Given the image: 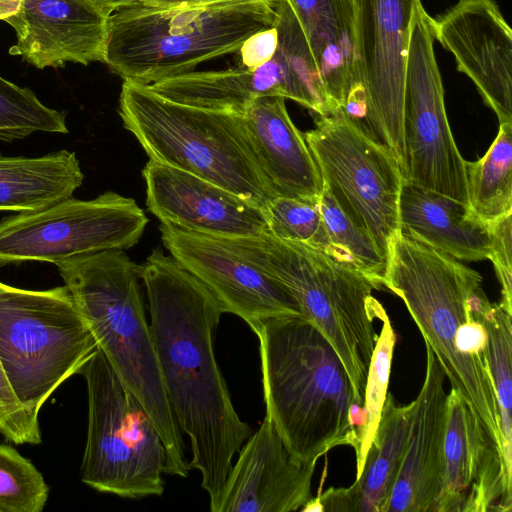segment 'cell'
Masks as SVG:
<instances>
[{
  "label": "cell",
  "instance_id": "19",
  "mask_svg": "<svg viewBox=\"0 0 512 512\" xmlns=\"http://www.w3.org/2000/svg\"><path fill=\"white\" fill-rule=\"evenodd\" d=\"M110 15L92 0H21L10 54L38 69L104 62Z\"/></svg>",
  "mask_w": 512,
  "mask_h": 512
},
{
  "label": "cell",
  "instance_id": "5",
  "mask_svg": "<svg viewBox=\"0 0 512 512\" xmlns=\"http://www.w3.org/2000/svg\"><path fill=\"white\" fill-rule=\"evenodd\" d=\"M274 24V0L171 8L137 2L110 15L104 63L123 80L149 85L234 53Z\"/></svg>",
  "mask_w": 512,
  "mask_h": 512
},
{
  "label": "cell",
  "instance_id": "23",
  "mask_svg": "<svg viewBox=\"0 0 512 512\" xmlns=\"http://www.w3.org/2000/svg\"><path fill=\"white\" fill-rule=\"evenodd\" d=\"M311 47L331 114L363 119L365 101L354 48L351 0H289Z\"/></svg>",
  "mask_w": 512,
  "mask_h": 512
},
{
  "label": "cell",
  "instance_id": "21",
  "mask_svg": "<svg viewBox=\"0 0 512 512\" xmlns=\"http://www.w3.org/2000/svg\"><path fill=\"white\" fill-rule=\"evenodd\" d=\"M426 373L411 402L403 460L385 512H436L444 474L445 374L426 345Z\"/></svg>",
  "mask_w": 512,
  "mask_h": 512
},
{
  "label": "cell",
  "instance_id": "38",
  "mask_svg": "<svg viewBox=\"0 0 512 512\" xmlns=\"http://www.w3.org/2000/svg\"><path fill=\"white\" fill-rule=\"evenodd\" d=\"M109 14L114 11L131 6L138 2V0H92Z\"/></svg>",
  "mask_w": 512,
  "mask_h": 512
},
{
  "label": "cell",
  "instance_id": "36",
  "mask_svg": "<svg viewBox=\"0 0 512 512\" xmlns=\"http://www.w3.org/2000/svg\"><path fill=\"white\" fill-rule=\"evenodd\" d=\"M278 48L275 25L249 36L239 48L242 67L256 68L271 60Z\"/></svg>",
  "mask_w": 512,
  "mask_h": 512
},
{
  "label": "cell",
  "instance_id": "39",
  "mask_svg": "<svg viewBox=\"0 0 512 512\" xmlns=\"http://www.w3.org/2000/svg\"><path fill=\"white\" fill-rule=\"evenodd\" d=\"M19 6L11 0H0V19L5 20L17 12Z\"/></svg>",
  "mask_w": 512,
  "mask_h": 512
},
{
  "label": "cell",
  "instance_id": "24",
  "mask_svg": "<svg viewBox=\"0 0 512 512\" xmlns=\"http://www.w3.org/2000/svg\"><path fill=\"white\" fill-rule=\"evenodd\" d=\"M411 404L399 405L387 393L362 472L348 488L331 487L301 511L385 512L403 460Z\"/></svg>",
  "mask_w": 512,
  "mask_h": 512
},
{
  "label": "cell",
  "instance_id": "37",
  "mask_svg": "<svg viewBox=\"0 0 512 512\" xmlns=\"http://www.w3.org/2000/svg\"><path fill=\"white\" fill-rule=\"evenodd\" d=\"M229 0H142L140 3L158 8H171L182 6H199L213 3L225 2Z\"/></svg>",
  "mask_w": 512,
  "mask_h": 512
},
{
  "label": "cell",
  "instance_id": "35",
  "mask_svg": "<svg viewBox=\"0 0 512 512\" xmlns=\"http://www.w3.org/2000/svg\"><path fill=\"white\" fill-rule=\"evenodd\" d=\"M490 253L488 259L493 263L501 285V308L512 316V213L493 223L489 227Z\"/></svg>",
  "mask_w": 512,
  "mask_h": 512
},
{
  "label": "cell",
  "instance_id": "10",
  "mask_svg": "<svg viewBox=\"0 0 512 512\" xmlns=\"http://www.w3.org/2000/svg\"><path fill=\"white\" fill-rule=\"evenodd\" d=\"M304 138L339 208L387 258L399 234L404 175L393 152L343 109L318 115Z\"/></svg>",
  "mask_w": 512,
  "mask_h": 512
},
{
  "label": "cell",
  "instance_id": "18",
  "mask_svg": "<svg viewBox=\"0 0 512 512\" xmlns=\"http://www.w3.org/2000/svg\"><path fill=\"white\" fill-rule=\"evenodd\" d=\"M142 177L147 209L163 224L215 238L268 231L263 209L205 179L150 159Z\"/></svg>",
  "mask_w": 512,
  "mask_h": 512
},
{
  "label": "cell",
  "instance_id": "32",
  "mask_svg": "<svg viewBox=\"0 0 512 512\" xmlns=\"http://www.w3.org/2000/svg\"><path fill=\"white\" fill-rule=\"evenodd\" d=\"M34 132L67 133L65 116L45 106L32 90L0 76V140L22 139Z\"/></svg>",
  "mask_w": 512,
  "mask_h": 512
},
{
  "label": "cell",
  "instance_id": "17",
  "mask_svg": "<svg viewBox=\"0 0 512 512\" xmlns=\"http://www.w3.org/2000/svg\"><path fill=\"white\" fill-rule=\"evenodd\" d=\"M512 483L503 459L468 405L447 394L444 474L436 512H511Z\"/></svg>",
  "mask_w": 512,
  "mask_h": 512
},
{
  "label": "cell",
  "instance_id": "22",
  "mask_svg": "<svg viewBox=\"0 0 512 512\" xmlns=\"http://www.w3.org/2000/svg\"><path fill=\"white\" fill-rule=\"evenodd\" d=\"M243 118L276 196L317 206L322 178L304 134L288 114L285 98L258 97Z\"/></svg>",
  "mask_w": 512,
  "mask_h": 512
},
{
  "label": "cell",
  "instance_id": "8",
  "mask_svg": "<svg viewBox=\"0 0 512 512\" xmlns=\"http://www.w3.org/2000/svg\"><path fill=\"white\" fill-rule=\"evenodd\" d=\"M98 349L69 288L27 290L0 282V362L29 416L79 374Z\"/></svg>",
  "mask_w": 512,
  "mask_h": 512
},
{
  "label": "cell",
  "instance_id": "20",
  "mask_svg": "<svg viewBox=\"0 0 512 512\" xmlns=\"http://www.w3.org/2000/svg\"><path fill=\"white\" fill-rule=\"evenodd\" d=\"M315 466L292 458L265 415L239 450L213 512L301 511L313 498Z\"/></svg>",
  "mask_w": 512,
  "mask_h": 512
},
{
  "label": "cell",
  "instance_id": "28",
  "mask_svg": "<svg viewBox=\"0 0 512 512\" xmlns=\"http://www.w3.org/2000/svg\"><path fill=\"white\" fill-rule=\"evenodd\" d=\"M511 317L499 303H491L485 317L488 333L486 362L498 404L503 464L506 478L510 483H512Z\"/></svg>",
  "mask_w": 512,
  "mask_h": 512
},
{
  "label": "cell",
  "instance_id": "25",
  "mask_svg": "<svg viewBox=\"0 0 512 512\" xmlns=\"http://www.w3.org/2000/svg\"><path fill=\"white\" fill-rule=\"evenodd\" d=\"M400 234L458 260L481 261L490 253L489 228L469 206L403 179Z\"/></svg>",
  "mask_w": 512,
  "mask_h": 512
},
{
  "label": "cell",
  "instance_id": "30",
  "mask_svg": "<svg viewBox=\"0 0 512 512\" xmlns=\"http://www.w3.org/2000/svg\"><path fill=\"white\" fill-rule=\"evenodd\" d=\"M263 213L267 232L274 237L305 245L348 264L333 245L317 206L294 198L275 196L263 208Z\"/></svg>",
  "mask_w": 512,
  "mask_h": 512
},
{
  "label": "cell",
  "instance_id": "31",
  "mask_svg": "<svg viewBox=\"0 0 512 512\" xmlns=\"http://www.w3.org/2000/svg\"><path fill=\"white\" fill-rule=\"evenodd\" d=\"M377 319L382 327L377 336L368 371L364 396L365 422L357 434L356 477L362 472L367 452L377 430L383 404L387 395L393 351L396 336L389 316L384 307L380 309Z\"/></svg>",
  "mask_w": 512,
  "mask_h": 512
},
{
  "label": "cell",
  "instance_id": "40",
  "mask_svg": "<svg viewBox=\"0 0 512 512\" xmlns=\"http://www.w3.org/2000/svg\"><path fill=\"white\" fill-rule=\"evenodd\" d=\"M11 1L14 2L15 4H17L18 6H20L21 0H11Z\"/></svg>",
  "mask_w": 512,
  "mask_h": 512
},
{
  "label": "cell",
  "instance_id": "2",
  "mask_svg": "<svg viewBox=\"0 0 512 512\" xmlns=\"http://www.w3.org/2000/svg\"><path fill=\"white\" fill-rule=\"evenodd\" d=\"M481 283L476 270L400 232L382 279V286L403 300L451 389L502 455L498 404L486 362L485 317L492 302Z\"/></svg>",
  "mask_w": 512,
  "mask_h": 512
},
{
  "label": "cell",
  "instance_id": "14",
  "mask_svg": "<svg viewBox=\"0 0 512 512\" xmlns=\"http://www.w3.org/2000/svg\"><path fill=\"white\" fill-rule=\"evenodd\" d=\"M421 0H351L363 123L406 173L405 66L412 10Z\"/></svg>",
  "mask_w": 512,
  "mask_h": 512
},
{
  "label": "cell",
  "instance_id": "33",
  "mask_svg": "<svg viewBox=\"0 0 512 512\" xmlns=\"http://www.w3.org/2000/svg\"><path fill=\"white\" fill-rule=\"evenodd\" d=\"M49 488L34 464L13 447L0 444V512H41Z\"/></svg>",
  "mask_w": 512,
  "mask_h": 512
},
{
  "label": "cell",
  "instance_id": "34",
  "mask_svg": "<svg viewBox=\"0 0 512 512\" xmlns=\"http://www.w3.org/2000/svg\"><path fill=\"white\" fill-rule=\"evenodd\" d=\"M0 434L15 444L42 441L40 423L32 419L15 396L0 362Z\"/></svg>",
  "mask_w": 512,
  "mask_h": 512
},
{
  "label": "cell",
  "instance_id": "11",
  "mask_svg": "<svg viewBox=\"0 0 512 512\" xmlns=\"http://www.w3.org/2000/svg\"><path fill=\"white\" fill-rule=\"evenodd\" d=\"M275 28L277 51L261 66L192 71L148 86L177 103L240 116L261 96H281L318 115L331 114L314 55L292 8L277 11Z\"/></svg>",
  "mask_w": 512,
  "mask_h": 512
},
{
  "label": "cell",
  "instance_id": "16",
  "mask_svg": "<svg viewBox=\"0 0 512 512\" xmlns=\"http://www.w3.org/2000/svg\"><path fill=\"white\" fill-rule=\"evenodd\" d=\"M435 40L496 114L512 122V31L492 0H459L433 18Z\"/></svg>",
  "mask_w": 512,
  "mask_h": 512
},
{
  "label": "cell",
  "instance_id": "7",
  "mask_svg": "<svg viewBox=\"0 0 512 512\" xmlns=\"http://www.w3.org/2000/svg\"><path fill=\"white\" fill-rule=\"evenodd\" d=\"M218 239L292 294L302 314L338 354L351 382L354 404L363 408L378 336L373 323L383 307L372 291L380 287L351 265L269 232Z\"/></svg>",
  "mask_w": 512,
  "mask_h": 512
},
{
  "label": "cell",
  "instance_id": "27",
  "mask_svg": "<svg viewBox=\"0 0 512 512\" xmlns=\"http://www.w3.org/2000/svg\"><path fill=\"white\" fill-rule=\"evenodd\" d=\"M468 204L487 227L512 213V122L498 134L480 159L465 162Z\"/></svg>",
  "mask_w": 512,
  "mask_h": 512
},
{
  "label": "cell",
  "instance_id": "6",
  "mask_svg": "<svg viewBox=\"0 0 512 512\" xmlns=\"http://www.w3.org/2000/svg\"><path fill=\"white\" fill-rule=\"evenodd\" d=\"M118 113L150 160L214 183L263 209L276 196L243 116L184 105L123 80Z\"/></svg>",
  "mask_w": 512,
  "mask_h": 512
},
{
  "label": "cell",
  "instance_id": "4",
  "mask_svg": "<svg viewBox=\"0 0 512 512\" xmlns=\"http://www.w3.org/2000/svg\"><path fill=\"white\" fill-rule=\"evenodd\" d=\"M120 382L155 423L166 451V474L187 477L188 462L171 410L140 287L141 264L120 249L55 263Z\"/></svg>",
  "mask_w": 512,
  "mask_h": 512
},
{
  "label": "cell",
  "instance_id": "13",
  "mask_svg": "<svg viewBox=\"0 0 512 512\" xmlns=\"http://www.w3.org/2000/svg\"><path fill=\"white\" fill-rule=\"evenodd\" d=\"M434 42L433 18L419 1L412 10L405 66L404 178L469 206L466 160L446 115Z\"/></svg>",
  "mask_w": 512,
  "mask_h": 512
},
{
  "label": "cell",
  "instance_id": "3",
  "mask_svg": "<svg viewBox=\"0 0 512 512\" xmlns=\"http://www.w3.org/2000/svg\"><path fill=\"white\" fill-rule=\"evenodd\" d=\"M259 339L266 415L294 460L315 464L337 446L357 447L353 390L338 354L303 315L264 319Z\"/></svg>",
  "mask_w": 512,
  "mask_h": 512
},
{
  "label": "cell",
  "instance_id": "41",
  "mask_svg": "<svg viewBox=\"0 0 512 512\" xmlns=\"http://www.w3.org/2000/svg\"><path fill=\"white\" fill-rule=\"evenodd\" d=\"M140 1H142V0H138V2H140Z\"/></svg>",
  "mask_w": 512,
  "mask_h": 512
},
{
  "label": "cell",
  "instance_id": "15",
  "mask_svg": "<svg viewBox=\"0 0 512 512\" xmlns=\"http://www.w3.org/2000/svg\"><path fill=\"white\" fill-rule=\"evenodd\" d=\"M159 230L170 255L216 296L225 313L237 315L250 328L271 317L303 315L281 283L235 254L220 239L163 223Z\"/></svg>",
  "mask_w": 512,
  "mask_h": 512
},
{
  "label": "cell",
  "instance_id": "12",
  "mask_svg": "<svg viewBox=\"0 0 512 512\" xmlns=\"http://www.w3.org/2000/svg\"><path fill=\"white\" fill-rule=\"evenodd\" d=\"M149 220L133 198L107 191L92 200L66 198L0 221V264L56 263L83 254L126 250Z\"/></svg>",
  "mask_w": 512,
  "mask_h": 512
},
{
  "label": "cell",
  "instance_id": "29",
  "mask_svg": "<svg viewBox=\"0 0 512 512\" xmlns=\"http://www.w3.org/2000/svg\"><path fill=\"white\" fill-rule=\"evenodd\" d=\"M317 207L333 245L346 262L381 288L387 258L371 235L347 217L324 183Z\"/></svg>",
  "mask_w": 512,
  "mask_h": 512
},
{
  "label": "cell",
  "instance_id": "9",
  "mask_svg": "<svg viewBox=\"0 0 512 512\" xmlns=\"http://www.w3.org/2000/svg\"><path fill=\"white\" fill-rule=\"evenodd\" d=\"M79 374L88 394L82 482L122 498L162 495L167 456L152 418L99 348Z\"/></svg>",
  "mask_w": 512,
  "mask_h": 512
},
{
  "label": "cell",
  "instance_id": "1",
  "mask_svg": "<svg viewBox=\"0 0 512 512\" xmlns=\"http://www.w3.org/2000/svg\"><path fill=\"white\" fill-rule=\"evenodd\" d=\"M141 280L165 392L190 440L188 468L201 473L213 512L233 456L252 434L233 406L215 358L214 335L225 311L201 281L160 248L141 264Z\"/></svg>",
  "mask_w": 512,
  "mask_h": 512
},
{
  "label": "cell",
  "instance_id": "26",
  "mask_svg": "<svg viewBox=\"0 0 512 512\" xmlns=\"http://www.w3.org/2000/svg\"><path fill=\"white\" fill-rule=\"evenodd\" d=\"M84 175L74 152L0 156V210L31 212L69 198Z\"/></svg>",
  "mask_w": 512,
  "mask_h": 512
}]
</instances>
